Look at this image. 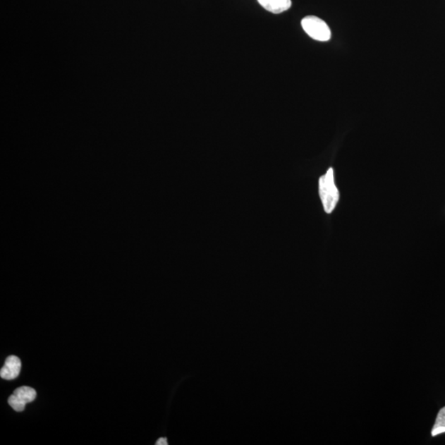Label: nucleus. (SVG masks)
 I'll return each instance as SVG.
<instances>
[{"label":"nucleus","instance_id":"423d86ee","mask_svg":"<svg viewBox=\"0 0 445 445\" xmlns=\"http://www.w3.org/2000/svg\"><path fill=\"white\" fill-rule=\"evenodd\" d=\"M445 433V407L440 409L432 430V437Z\"/></svg>","mask_w":445,"mask_h":445},{"label":"nucleus","instance_id":"f257e3e1","mask_svg":"<svg viewBox=\"0 0 445 445\" xmlns=\"http://www.w3.org/2000/svg\"><path fill=\"white\" fill-rule=\"evenodd\" d=\"M319 195L325 212L330 214L334 212L339 200V192L334 182V169H329L319 178Z\"/></svg>","mask_w":445,"mask_h":445},{"label":"nucleus","instance_id":"f03ea898","mask_svg":"<svg viewBox=\"0 0 445 445\" xmlns=\"http://www.w3.org/2000/svg\"><path fill=\"white\" fill-rule=\"evenodd\" d=\"M301 25L307 35L316 41L327 42L331 39L330 28L319 18L307 16L303 19Z\"/></svg>","mask_w":445,"mask_h":445},{"label":"nucleus","instance_id":"39448f33","mask_svg":"<svg viewBox=\"0 0 445 445\" xmlns=\"http://www.w3.org/2000/svg\"><path fill=\"white\" fill-rule=\"evenodd\" d=\"M258 3L272 13H281L287 11L292 6L291 0H257Z\"/></svg>","mask_w":445,"mask_h":445},{"label":"nucleus","instance_id":"7ed1b4c3","mask_svg":"<svg viewBox=\"0 0 445 445\" xmlns=\"http://www.w3.org/2000/svg\"><path fill=\"white\" fill-rule=\"evenodd\" d=\"M36 398L35 389L23 386L14 391L13 394L8 398V402L16 412H23L25 409L26 404L33 402Z\"/></svg>","mask_w":445,"mask_h":445},{"label":"nucleus","instance_id":"0eeeda50","mask_svg":"<svg viewBox=\"0 0 445 445\" xmlns=\"http://www.w3.org/2000/svg\"><path fill=\"white\" fill-rule=\"evenodd\" d=\"M157 445H167L169 444L168 440L166 438H160L158 439V441L156 442Z\"/></svg>","mask_w":445,"mask_h":445},{"label":"nucleus","instance_id":"20e7f679","mask_svg":"<svg viewBox=\"0 0 445 445\" xmlns=\"http://www.w3.org/2000/svg\"><path fill=\"white\" fill-rule=\"evenodd\" d=\"M22 363L20 359L16 355L8 356L1 370H0V376L6 380H13L16 379L20 374Z\"/></svg>","mask_w":445,"mask_h":445}]
</instances>
